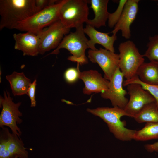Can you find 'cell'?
I'll list each match as a JSON object with an SVG mask.
<instances>
[{
  "mask_svg": "<svg viewBox=\"0 0 158 158\" xmlns=\"http://www.w3.org/2000/svg\"><path fill=\"white\" fill-rule=\"evenodd\" d=\"M79 79L84 82L83 93L89 95L92 93H101L107 90L109 81L102 77L96 70H91L79 72Z\"/></svg>",
  "mask_w": 158,
  "mask_h": 158,
  "instance_id": "13",
  "label": "cell"
},
{
  "mask_svg": "<svg viewBox=\"0 0 158 158\" xmlns=\"http://www.w3.org/2000/svg\"><path fill=\"white\" fill-rule=\"evenodd\" d=\"M1 128L0 135V158H13L7 148L9 130L4 126Z\"/></svg>",
  "mask_w": 158,
  "mask_h": 158,
  "instance_id": "24",
  "label": "cell"
},
{
  "mask_svg": "<svg viewBox=\"0 0 158 158\" xmlns=\"http://www.w3.org/2000/svg\"><path fill=\"white\" fill-rule=\"evenodd\" d=\"M108 0H91L90 7L93 10L95 17L92 19H88L85 23L87 25L94 28L106 26L109 13L107 11Z\"/></svg>",
  "mask_w": 158,
  "mask_h": 158,
  "instance_id": "16",
  "label": "cell"
},
{
  "mask_svg": "<svg viewBox=\"0 0 158 158\" xmlns=\"http://www.w3.org/2000/svg\"><path fill=\"white\" fill-rule=\"evenodd\" d=\"M58 1L56 0H35L37 12Z\"/></svg>",
  "mask_w": 158,
  "mask_h": 158,
  "instance_id": "28",
  "label": "cell"
},
{
  "mask_svg": "<svg viewBox=\"0 0 158 158\" xmlns=\"http://www.w3.org/2000/svg\"><path fill=\"white\" fill-rule=\"evenodd\" d=\"M124 75L119 68L109 81L107 90L101 93V97L109 99L113 107L124 109L128 100L125 96L128 92L123 88Z\"/></svg>",
  "mask_w": 158,
  "mask_h": 158,
  "instance_id": "11",
  "label": "cell"
},
{
  "mask_svg": "<svg viewBox=\"0 0 158 158\" xmlns=\"http://www.w3.org/2000/svg\"><path fill=\"white\" fill-rule=\"evenodd\" d=\"M7 148L13 158H28V152L23 141L12 133H9Z\"/></svg>",
  "mask_w": 158,
  "mask_h": 158,
  "instance_id": "19",
  "label": "cell"
},
{
  "mask_svg": "<svg viewBox=\"0 0 158 158\" xmlns=\"http://www.w3.org/2000/svg\"><path fill=\"white\" fill-rule=\"evenodd\" d=\"M88 2L85 0H66L60 10L59 20L70 28L83 25L88 19Z\"/></svg>",
  "mask_w": 158,
  "mask_h": 158,
  "instance_id": "6",
  "label": "cell"
},
{
  "mask_svg": "<svg viewBox=\"0 0 158 158\" xmlns=\"http://www.w3.org/2000/svg\"><path fill=\"white\" fill-rule=\"evenodd\" d=\"M70 28L64 25L60 20L44 28L37 34L40 39L39 54L56 49L64 36L68 34Z\"/></svg>",
  "mask_w": 158,
  "mask_h": 158,
  "instance_id": "8",
  "label": "cell"
},
{
  "mask_svg": "<svg viewBox=\"0 0 158 158\" xmlns=\"http://www.w3.org/2000/svg\"></svg>",
  "mask_w": 158,
  "mask_h": 158,
  "instance_id": "30",
  "label": "cell"
},
{
  "mask_svg": "<svg viewBox=\"0 0 158 158\" xmlns=\"http://www.w3.org/2000/svg\"><path fill=\"white\" fill-rule=\"evenodd\" d=\"M66 0H62L35 13L17 25L14 29L37 34L44 28L59 20L61 8Z\"/></svg>",
  "mask_w": 158,
  "mask_h": 158,
  "instance_id": "3",
  "label": "cell"
},
{
  "mask_svg": "<svg viewBox=\"0 0 158 158\" xmlns=\"http://www.w3.org/2000/svg\"><path fill=\"white\" fill-rule=\"evenodd\" d=\"M149 40L147 49L143 56L150 61L158 63V34L149 37Z\"/></svg>",
  "mask_w": 158,
  "mask_h": 158,
  "instance_id": "23",
  "label": "cell"
},
{
  "mask_svg": "<svg viewBox=\"0 0 158 158\" xmlns=\"http://www.w3.org/2000/svg\"><path fill=\"white\" fill-rule=\"evenodd\" d=\"M14 48L21 51L23 56H35L39 54L40 39L38 35L30 32L14 33Z\"/></svg>",
  "mask_w": 158,
  "mask_h": 158,
  "instance_id": "14",
  "label": "cell"
},
{
  "mask_svg": "<svg viewBox=\"0 0 158 158\" xmlns=\"http://www.w3.org/2000/svg\"><path fill=\"white\" fill-rule=\"evenodd\" d=\"M84 32L89 37L87 44L88 48L92 50H96V44H99L103 46L105 49L115 52L114 44L117 40V36L113 35H109L108 33L101 32L96 30L94 28L88 25L83 29Z\"/></svg>",
  "mask_w": 158,
  "mask_h": 158,
  "instance_id": "15",
  "label": "cell"
},
{
  "mask_svg": "<svg viewBox=\"0 0 158 158\" xmlns=\"http://www.w3.org/2000/svg\"><path fill=\"white\" fill-rule=\"evenodd\" d=\"M133 83L140 84L143 89L151 95L155 99L156 104L158 107V85H152L145 83L142 82L136 75L130 79L124 81L123 85L125 86Z\"/></svg>",
  "mask_w": 158,
  "mask_h": 158,
  "instance_id": "22",
  "label": "cell"
},
{
  "mask_svg": "<svg viewBox=\"0 0 158 158\" xmlns=\"http://www.w3.org/2000/svg\"><path fill=\"white\" fill-rule=\"evenodd\" d=\"M87 111L102 119L107 123L110 132L117 139L123 141L133 139L136 130L126 128L125 122L121 120L122 116L129 117L124 109L118 107H100L87 108Z\"/></svg>",
  "mask_w": 158,
  "mask_h": 158,
  "instance_id": "2",
  "label": "cell"
},
{
  "mask_svg": "<svg viewBox=\"0 0 158 158\" xmlns=\"http://www.w3.org/2000/svg\"><path fill=\"white\" fill-rule=\"evenodd\" d=\"M9 83L13 94L15 96L27 94L29 87L31 83L23 72H13L6 76Z\"/></svg>",
  "mask_w": 158,
  "mask_h": 158,
  "instance_id": "17",
  "label": "cell"
},
{
  "mask_svg": "<svg viewBox=\"0 0 158 158\" xmlns=\"http://www.w3.org/2000/svg\"><path fill=\"white\" fill-rule=\"evenodd\" d=\"M77 68L71 67L67 69L64 73V77L66 81L69 83H72L79 79V64L77 63Z\"/></svg>",
  "mask_w": 158,
  "mask_h": 158,
  "instance_id": "26",
  "label": "cell"
},
{
  "mask_svg": "<svg viewBox=\"0 0 158 158\" xmlns=\"http://www.w3.org/2000/svg\"><path fill=\"white\" fill-rule=\"evenodd\" d=\"M118 49L119 68L126 80H129L136 75L138 68L144 62V57L131 40L120 43Z\"/></svg>",
  "mask_w": 158,
  "mask_h": 158,
  "instance_id": "5",
  "label": "cell"
},
{
  "mask_svg": "<svg viewBox=\"0 0 158 158\" xmlns=\"http://www.w3.org/2000/svg\"><path fill=\"white\" fill-rule=\"evenodd\" d=\"M36 85L37 80L35 79L30 84L27 92V95L30 100L31 107H35L36 105L35 95Z\"/></svg>",
  "mask_w": 158,
  "mask_h": 158,
  "instance_id": "27",
  "label": "cell"
},
{
  "mask_svg": "<svg viewBox=\"0 0 158 158\" xmlns=\"http://www.w3.org/2000/svg\"><path fill=\"white\" fill-rule=\"evenodd\" d=\"M37 12L35 0H0V30L14 29L19 23Z\"/></svg>",
  "mask_w": 158,
  "mask_h": 158,
  "instance_id": "1",
  "label": "cell"
},
{
  "mask_svg": "<svg viewBox=\"0 0 158 158\" xmlns=\"http://www.w3.org/2000/svg\"><path fill=\"white\" fill-rule=\"evenodd\" d=\"M83 29V25L80 26L76 28L75 32L65 35L58 47L47 55L57 54L61 49H65L72 54L68 57V60L80 65L87 63L88 61L85 51L88 48V40L85 36Z\"/></svg>",
  "mask_w": 158,
  "mask_h": 158,
  "instance_id": "4",
  "label": "cell"
},
{
  "mask_svg": "<svg viewBox=\"0 0 158 158\" xmlns=\"http://www.w3.org/2000/svg\"><path fill=\"white\" fill-rule=\"evenodd\" d=\"M139 0H128L125 4L122 13L118 22L111 32L116 35L121 30L122 36L126 39L131 36L130 27L135 20L138 10Z\"/></svg>",
  "mask_w": 158,
  "mask_h": 158,
  "instance_id": "12",
  "label": "cell"
},
{
  "mask_svg": "<svg viewBox=\"0 0 158 158\" xmlns=\"http://www.w3.org/2000/svg\"><path fill=\"white\" fill-rule=\"evenodd\" d=\"M127 0H120L116 10L113 13H109L108 18V25L109 27H114L119 20L122 13Z\"/></svg>",
  "mask_w": 158,
  "mask_h": 158,
  "instance_id": "25",
  "label": "cell"
},
{
  "mask_svg": "<svg viewBox=\"0 0 158 158\" xmlns=\"http://www.w3.org/2000/svg\"><path fill=\"white\" fill-rule=\"evenodd\" d=\"M21 102L15 103L7 91H4V97H0V105L2 109L0 115V127H9L12 133L20 138L21 130L18 125L20 124L23 120L20 118L22 114L19 108Z\"/></svg>",
  "mask_w": 158,
  "mask_h": 158,
  "instance_id": "7",
  "label": "cell"
},
{
  "mask_svg": "<svg viewBox=\"0 0 158 158\" xmlns=\"http://www.w3.org/2000/svg\"><path fill=\"white\" fill-rule=\"evenodd\" d=\"M158 139V123H147L141 130L136 131L133 139L144 141Z\"/></svg>",
  "mask_w": 158,
  "mask_h": 158,
  "instance_id": "21",
  "label": "cell"
},
{
  "mask_svg": "<svg viewBox=\"0 0 158 158\" xmlns=\"http://www.w3.org/2000/svg\"><path fill=\"white\" fill-rule=\"evenodd\" d=\"M136 75L145 83L158 85V63L144 62L138 68Z\"/></svg>",
  "mask_w": 158,
  "mask_h": 158,
  "instance_id": "18",
  "label": "cell"
},
{
  "mask_svg": "<svg viewBox=\"0 0 158 158\" xmlns=\"http://www.w3.org/2000/svg\"><path fill=\"white\" fill-rule=\"evenodd\" d=\"M88 57L92 62L99 65L104 73V77L109 81L119 68V54L105 49H89Z\"/></svg>",
  "mask_w": 158,
  "mask_h": 158,
  "instance_id": "10",
  "label": "cell"
},
{
  "mask_svg": "<svg viewBox=\"0 0 158 158\" xmlns=\"http://www.w3.org/2000/svg\"><path fill=\"white\" fill-rule=\"evenodd\" d=\"M145 148L150 152H158V141L153 144H146Z\"/></svg>",
  "mask_w": 158,
  "mask_h": 158,
  "instance_id": "29",
  "label": "cell"
},
{
  "mask_svg": "<svg viewBox=\"0 0 158 158\" xmlns=\"http://www.w3.org/2000/svg\"><path fill=\"white\" fill-rule=\"evenodd\" d=\"M129 99L124 109L129 117L134 118L147 105L156 102L153 96L139 84L127 86Z\"/></svg>",
  "mask_w": 158,
  "mask_h": 158,
  "instance_id": "9",
  "label": "cell"
},
{
  "mask_svg": "<svg viewBox=\"0 0 158 158\" xmlns=\"http://www.w3.org/2000/svg\"><path fill=\"white\" fill-rule=\"evenodd\" d=\"M133 118L139 123H158V107L156 102L146 105Z\"/></svg>",
  "mask_w": 158,
  "mask_h": 158,
  "instance_id": "20",
  "label": "cell"
}]
</instances>
